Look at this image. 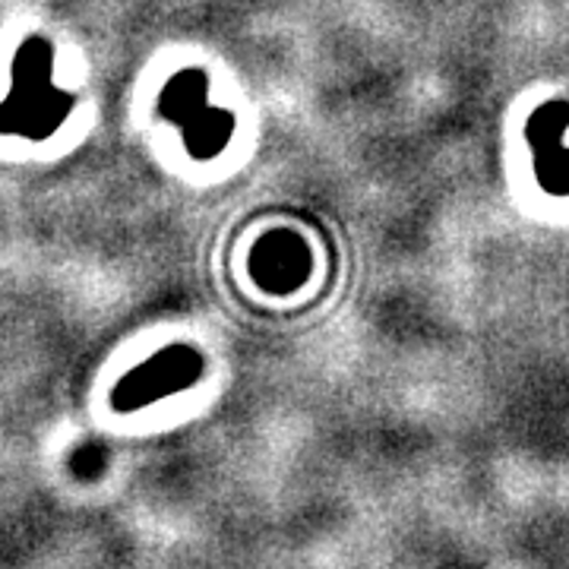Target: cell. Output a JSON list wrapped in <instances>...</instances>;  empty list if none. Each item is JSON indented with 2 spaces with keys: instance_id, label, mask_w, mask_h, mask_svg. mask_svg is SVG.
<instances>
[{
  "instance_id": "cell-4",
  "label": "cell",
  "mask_w": 569,
  "mask_h": 569,
  "mask_svg": "<svg viewBox=\"0 0 569 569\" xmlns=\"http://www.w3.org/2000/svg\"><path fill=\"white\" fill-rule=\"evenodd\" d=\"M253 276L269 291H291L310 272V253L295 234H269L253 253Z\"/></svg>"
},
{
  "instance_id": "cell-3",
  "label": "cell",
  "mask_w": 569,
  "mask_h": 569,
  "mask_svg": "<svg viewBox=\"0 0 569 569\" xmlns=\"http://www.w3.org/2000/svg\"><path fill=\"white\" fill-rule=\"evenodd\" d=\"M567 127L569 102H545L526 127L535 156V178L550 197H569V149L563 146Z\"/></svg>"
},
{
  "instance_id": "cell-2",
  "label": "cell",
  "mask_w": 569,
  "mask_h": 569,
  "mask_svg": "<svg viewBox=\"0 0 569 569\" xmlns=\"http://www.w3.org/2000/svg\"><path fill=\"white\" fill-rule=\"evenodd\" d=\"M203 373V358L190 348H168L159 358L146 361L140 370L123 377L114 389V408L118 411H137L162 396L190 387Z\"/></svg>"
},
{
  "instance_id": "cell-5",
  "label": "cell",
  "mask_w": 569,
  "mask_h": 569,
  "mask_svg": "<svg viewBox=\"0 0 569 569\" xmlns=\"http://www.w3.org/2000/svg\"><path fill=\"white\" fill-rule=\"evenodd\" d=\"M162 111L171 121H183V127L193 121L200 111H206V77L197 70H187L178 80H171L162 99Z\"/></svg>"
},
{
  "instance_id": "cell-1",
  "label": "cell",
  "mask_w": 569,
  "mask_h": 569,
  "mask_svg": "<svg viewBox=\"0 0 569 569\" xmlns=\"http://www.w3.org/2000/svg\"><path fill=\"white\" fill-rule=\"evenodd\" d=\"M67 104V96H58L51 86V48L41 39L22 44L17 58V89L10 102L0 108V127L44 137L61 123Z\"/></svg>"
},
{
  "instance_id": "cell-6",
  "label": "cell",
  "mask_w": 569,
  "mask_h": 569,
  "mask_svg": "<svg viewBox=\"0 0 569 569\" xmlns=\"http://www.w3.org/2000/svg\"><path fill=\"white\" fill-rule=\"evenodd\" d=\"M231 114L224 111H200L193 121L187 123V146L197 159H209L222 149L231 137Z\"/></svg>"
}]
</instances>
